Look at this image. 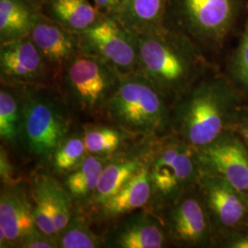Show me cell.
Returning a JSON list of instances; mask_svg holds the SVG:
<instances>
[{
	"label": "cell",
	"instance_id": "cell-1",
	"mask_svg": "<svg viewBox=\"0 0 248 248\" xmlns=\"http://www.w3.org/2000/svg\"><path fill=\"white\" fill-rule=\"evenodd\" d=\"M130 31L138 49L139 73L169 104L174 105L208 74L203 51L185 34L166 26L146 31Z\"/></svg>",
	"mask_w": 248,
	"mask_h": 248
},
{
	"label": "cell",
	"instance_id": "cell-2",
	"mask_svg": "<svg viewBox=\"0 0 248 248\" xmlns=\"http://www.w3.org/2000/svg\"><path fill=\"white\" fill-rule=\"evenodd\" d=\"M245 115L232 82L207 74L174 104L171 133L201 149L233 130Z\"/></svg>",
	"mask_w": 248,
	"mask_h": 248
},
{
	"label": "cell",
	"instance_id": "cell-3",
	"mask_svg": "<svg viewBox=\"0 0 248 248\" xmlns=\"http://www.w3.org/2000/svg\"><path fill=\"white\" fill-rule=\"evenodd\" d=\"M104 114L127 134L154 139L171 133L169 101L139 72L122 76Z\"/></svg>",
	"mask_w": 248,
	"mask_h": 248
},
{
	"label": "cell",
	"instance_id": "cell-4",
	"mask_svg": "<svg viewBox=\"0 0 248 248\" xmlns=\"http://www.w3.org/2000/svg\"><path fill=\"white\" fill-rule=\"evenodd\" d=\"M169 134L152 139L142 155L149 168L153 210H163L176 202L197 186L202 174L195 147L174 133Z\"/></svg>",
	"mask_w": 248,
	"mask_h": 248
},
{
	"label": "cell",
	"instance_id": "cell-5",
	"mask_svg": "<svg viewBox=\"0 0 248 248\" xmlns=\"http://www.w3.org/2000/svg\"><path fill=\"white\" fill-rule=\"evenodd\" d=\"M20 94V132L28 151L51 162L59 144L68 135L71 121L62 99L51 85L17 87Z\"/></svg>",
	"mask_w": 248,
	"mask_h": 248
},
{
	"label": "cell",
	"instance_id": "cell-6",
	"mask_svg": "<svg viewBox=\"0 0 248 248\" xmlns=\"http://www.w3.org/2000/svg\"><path fill=\"white\" fill-rule=\"evenodd\" d=\"M243 0H169L164 26L191 39L202 51L221 47L237 22Z\"/></svg>",
	"mask_w": 248,
	"mask_h": 248
},
{
	"label": "cell",
	"instance_id": "cell-7",
	"mask_svg": "<svg viewBox=\"0 0 248 248\" xmlns=\"http://www.w3.org/2000/svg\"><path fill=\"white\" fill-rule=\"evenodd\" d=\"M122 76L97 55L82 51L63 66L57 80L67 103L96 115L105 112Z\"/></svg>",
	"mask_w": 248,
	"mask_h": 248
},
{
	"label": "cell",
	"instance_id": "cell-8",
	"mask_svg": "<svg viewBox=\"0 0 248 248\" xmlns=\"http://www.w3.org/2000/svg\"><path fill=\"white\" fill-rule=\"evenodd\" d=\"M83 52L97 55L125 76L139 72V56L133 32L116 16H105L78 33Z\"/></svg>",
	"mask_w": 248,
	"mask_h": 248
},
{
	"label": "cell",
	"instance_id": "cell-9",
	"mask_svg": "<svg viewBox=\"0 0 248 248\" xmlns=\"http://www.w3.org/2000/svg\"><path fill=\"white\" fill-rule=\"evenodd\" d=\"M162 211L170 243L184 248L214 247L215 232L197 186Z\"/></svg>",
	"mask_w": 248,
	"mask_h": 248
},
{
	"label": "cell",
	"instance_id": "cell-10",
	"mask_svg": "<svg viewBox=\"0 0 248 248\" xmlns=\"http://www.w3.org/2000/svg\"><path fill=\"white\" fill-rule=\"evenodd\" d=\"M197 187L211 217L216 240L232 231L248 227L246 198L222 177L202 172Z\"/></svg>",
	"mask_w": 248,
	"mask_h": 248
},
{
	"label": "cell",
	"instance_id": "cell-11",
	"mask_svg": "<svg viewBox=\"0 0 248 248\" xmlns=\"http://www.w3.org/2000/svg\"><path fill=\"white\" fill-rule=\"evenodd\" d=\"M202 172L222 177L248 197V148L233 130L197 149Z\"/></svg>",
	"mask_w": 248,
	"mask_h": 248
},
{
	"label": "cell",
	"instance_id": "cell-12",
	"mask_svg": "<svg viewBox=\"0 0 248 248\" xmlns=\"http://www.w3.org/2000/svg\"><path fill=\"white\" fill-rule=\"evenodd\" d=\"M1 83L13 87L51 85L53 73L30 37L2 44Z\"/></svg>",
	"mask_w": 248,
	"mask_h": 248
},
{
	"label": "cell",
	"instance_id": "cell-13",
	"mask_svg": "<svg viewBox=\"0 0 248 248\" xmlns=\"http://www.w3.org/2000/svg\"><path fill=\"white\" fill-rule=\"evenodd\" d=\"M57 79L63 66L82 52L78 33L39 12L29 36Z\"/></svg>",
	"mask_w": 248,
	"mask_h": 248
},
{
	"label": "cell",
	"instance_id": "cell-14",
	"mask_svg": "<svg viewBox=\"0 0 248 248\" xmlns=\"http://www.w3.org/2000/svg\"><path fill=\"white\" fill-rule=\"evenodd\" d=\"M36 227L33 203L24 186L18 182L4 185L0 196V248H18Z\"/></svg>",
	"mask_w": 248,
	"mask_h": 248
},
{
	"label": "cell",
	"instance_id": "cell-15",
	"mask_svg": "<svg viewBox=\"0 0 248 248\" xmlns=\"http://www.w3.org/2000/svg\"><path fill=\"white\" fill-rule=\"evenodd\" d=\"M170 243L162 217L149 211L129 213L109 233L105 247L162 248Z\"/></svg>",
	"mask_w": 248,
	"mask_h": 248
},
{
	"label": "cell",
	"instance_id": "cell-16",
	"mask_svg": "<svg viewBox=\"0 0 248 248\" xmlns=\"http://www.w3.org/2000/svg\"><path fill=\"white\" fill-rule=\"evenodd\" d=\"M151 200L149 168L144 160L142 169L133 175L117 194L97 207L98 215L104 219H115L147 206L151 203Z\"/></svg>",
	"mask_w": 248,
	"mask_h": 248
},
{
	"label": "cell",
	"instance_id": "cell-17",
	"mask_svg": "<svg viewBox=\"0 0 248 248\" xmlns=\"http://www.w3.org/2000/svg\"><path fill=\"white\" fill-rule=\"evenodd\" d=\"M40 11L76 33L89 30L105 17L90 0H44Z\"/></svg>",
	"mask_w": 248,
	"mask_h": 248
},
{
	"label": "cell",
	"instance_id": "cell-18",
	"mask_svg": "<svg viewBox=\"0 0 248 248\" xmlns=\"http://www.w3.org/2000/svg\"><path fill=\"white\" fill-rule=\"evenodd\" d=\"M39 12L31 0H0V45L29 37Z\"/></svg>",
	"mask_w": 248,
	"mask_h": 248
},
{
	"label": "cell",
	"instance_id": "cell-19",
	"mask_svg": "<svg viewBox=\"0 0 248 248\" xmlns=\"http://www.w3.org/2000/svg\"><path fill=\"white\" fill-rule=\"evenodd\" d=\"M144 160L141 155H117L109 157L103 169L91 204L98 207L117 194L122 187L142 169Z\"/></svg>",
	"mask_w": 248,
	"mask_h": 248
},
{
	"label": "cell",
	"instance_id": "cell-20",
	"mask_svg": "<svg viewBox=\"0 0 248 248\" xmlns=\"http://www.w3.org/2000/svg\"><path fill=\"white\" fill-rule=\"evenodd\" d=\"M109 157L89 154L78 169L66 175L64 186L72 199L81 203L91 202L100 175Z\"/></svg>",
	"mask_w": 248,
	"mask_h": 248
},
{
	"label": "cell",
	"instance_id": "cell-21",
	"mask_svg": "<svg viewBox=\"0 0 248 248\" xmlns=\"http://www.w3.org/2000/svg\"><path fill=\"white\" fill-rule=\"evenodd\" d=\"M169 0H125L119 13L126 26L134 31H146L164 26Z\"/></svg>",
	"mask_w": 248,
	"mask_h": 248
},
{
	"label": "cell",
	"instance_id": "cell-22",
	"mask_svg": "<svg viewBox=\"0 0 248 248\" xmlns=\"http://www.w3.org/2000/svg\"><path fill=\"white\" fill-rule=\"evenodd\" d=\"M125 132L103 124H89L84 127L83 137L90 155L109 157L116 154L124 142Z\"/></svg>",
	"mask_w": 248,
	"mask_h": 248
},
{
	"label": "cell",
	"instance_id": "cell-23",
	"mask_svg": "<svg viewBox=\"0 0 248 248\" xmlns=\"http://www.w3.org/2000/svg\"><path fill=\"white\" fill-rule=\"evenodd\" d=\"M15 87L1 83L0 89V137L6 142H14L20 132L21 103Z\"/></svg>",
	"mask_w": 248,
	"mask_h": 248
},
{
	"label": "cell",
	"instance_id": "cell-24",
	"mask_svg": "<svg viewBox=\"0 0 248 248\" xmlns=\"http://www.w3.org/2000/svg\"><path fill=\"white\" fill-rule=\"evenodd\" d=\"M36 183L42 187L53 211V221L60 233L73 216L71 196L54 178L45 175L36 177Z\"/></svg>",
	"mask_w": 248,
	"mask_h": 248
},
{
	"label": "cell",
	"instance_id": "cell-25",
	"mask_svg": "<svg viewBox=\"0 0 248 248\" xmlns=\"http://www.w3.org/2000/svg\"><path fill=\"white\" fill-rule=\"evenodd\" d=\"M59 248H96L105 244L97 233L90 229L89 223L78 212H74L65 228L59 233Z\"/></svg>",
	"mask_w": 248,
	"mask_h": 248
},
{
	"label": "cell",
	"instance_id": "cell-26",
	"mask_svg": "<svg viewBox=\"0 0 248 248\" xmlns=\"http://www.w3.org/2000/svg\"><path fill=\"white\" fill-rule=\"evenodd\" d=\"M88 155L83 135L68 134L54 152L51 162L55 172L67 175L78 169Z\"/></svg>",
	"mask_w": 248,
	"mask_h": 248
},
{
	"label": "cell",
	"instance_id": "cell-27",
	"mask_svg": "<svg viewBox=\"0 0 248 248\" xmlns=\"http://www.w3.org/2000/svg\"><path fill=\"white\" fill-rule=\"evenodd\" d=\"M230 74L234 87L248 94V18L231 59Z\"/></svg>",
	"mask_w": 248,
	"mask_h": 248
},
{
	"label": "cell",
	"instance_id": "cell-28",
	"mask_svg": "<svg viewBox=\"0 0 248 248\" xmlns=\"http://www.w3.org/2000/svg\"><path fill=\"white\" fill-rule=\"evenodd\" d=\"M31 197L33 200V215L36 226L45 233L58 238L59 232L54 224L53 211L44 190L35 181L31 187Z\"/></svg>",
	"mask_w": 248,
	"mask_h": 248
},
{
	"label": "cell",
	"instance_id": "cell-29",
	"mask_svg": "<svg viewBox=\"0 0 248 248\" xmlns=\"http://www.w3.org/2000/svg\"><path fill=\"white\" fill-rule=\"evenodd\" d=\"M18 248H59V240L40 230L38 227L31 231L22 239Z\"/></svg>",
	"mask_w": 248,
	"mask_h": 248
},
{
	"label": "cell",
	"instance_id": "cell-30",
	"mask_svg": "<svg viewBox=\"0 0 248 248\" xmlns=\"http://www.w3.org/2000/svg\"><path fill=\"white\" fill-rule=\"evenodd\" d=\"M215 247L223 248H248V227L230 232L215 242Z\"/></svg>",
	"mask_w": 248,
	"mask_h": 248
},
{
	"label": "cell",
	"instance_id": "cell-31",
	"mask_svg": "<svg viewBox=\"0 0 248 248\" xmlns=\"http://www.w3.org/2000/svg\"><path fill=\"white\" fill-rule=\"evenodd\" d=\"M0 177L3 185H11L18 182L14 178V171L8 153L3 147L0 150Z\"/></svg>",
	"mask_w": 248,
	"mask_h": 248
},
{
	"label": "cell",
	"instance_id": "cell-32",
	"mask_svg": "<svg viewBox=\"0 0 248 248\" xmlns=\"http://www.w3.org/2000/svg\"><path fill=\"white\" fill-rule=\"evenodd\" d=\"M104 16H118L125 0H90Z\"/></svg>",
	"mask_w": 248,
	"mask_h": 248
},
{
	"label": "cell",
	"instance_id": "cell-33",
	"mask_svg": "<svg viewBox=\"0 0 248 248\" xmlns=\"http://www.w3.org/2000/svg\"><path fill=\"white\" fill-rule=\"evenodd\" d=\"M233 131L239 134L242 139L245 141L248 148V117L244 116L239 121V123L236 124L233 128Z\"/></svg>",
	"mask_w": 248,
	"mask_h": 248
},
{
	"label": "cell",
	"instance_id": "cell-34",
	"mask_svg": "<svg viewBox=\"0 0 248 248\" xmlns=\"http://www.w3.org/2000/svg\"><path fill=\"white\" fill-rule=\"evenodd\" d=\"M31 1L39 9H41V6H42V4H43V2H44V0H31Z\"/></svg>",
	"mask_w": 248,
	"mask_h": 248
},
{
	"label": "cell",
	"instance_id": "cell-35",
	"mask_svg": "<svg viewBox=\"0 0 248 248\" xmlns=\"http://www.w3.org/2000/svg\"><path fill=\"white\" fill-rule=\"evenodd\" d=\"M246 198V202H247V205H248V197H245Z\"/></svg>",
	"mask_w": 248,
	"mask_h": 248
}]
</instances>
